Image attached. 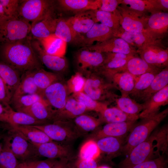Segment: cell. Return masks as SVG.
<instances>
[{"mask_svg":"<svg viewBox=\"0 0 168 168\" xmlns=\"http://www.w3.org/2000/svg\"><path fill=\"white\" fill-rule=\"evenodd\" d=\"M29 37L12 43L0 44V61L23 73L42 68L41 62Z\"/></svg>","mask_w":168,"mask_h":168,"instance_id":"6da1fadb","label":"cell"},{"mask_svg":"<svg viewBox=\"0 0 168 168\" xmlns=\"http://www.w3.org/2000/svg\"><path fill=\"white\" fill-rule=\"evenodd\" d=\"M168 114L167 108L156 114L142 119L130 131L126 142L122 147V152L128 155L133 148L149 137Z\"/></svg>","mask_w":168,"mask_h":168,"instance_id":"7a4b0ae2","label":"cell"},{"mask_svg":"<svg viewBox=\"0 0 168 168\" xmlns=\"http://www.w3.org/2000/svg\"><path fill=\"white\" fill-rule=\"evenodd\" d=\"M86 82L83 92L93 99L107 104L108 102L115 101L119 96L112 91L115 85L105 78L94 72L86 74Z\"/></svg>","mask_w":168,"mask_h":168,"instance_id":"3957f363","label":"cell"},{"mask_svg":"<svg viewBox=\"0 0 168 168\" xmlns=\"http://www.w3.org/2000/svg\"><path fill=\"white\" fill-rule=\"evenodd\" d=\"M31 24L20 18L8 17L0 23V44L16 42L29 37Z\"/></svg>","mask_w":168,"mask_h":168,"instance_id":"277c9868","label":"cell"},{"mask_svg":"<svg viewBox=\"0 0 168 168\" xmlns=\"http://www.w3.org/2000/svg\"><path fill=\"white\" fill-rule=\"evenodd\" d=\"M156 145L155 131L153 132L144 141L132 149L128 156L120 164V168H128L152 159L156 155Z\"/></svg>","mask_w":168,"mask_h":168,"instance_id":"5b68a950","label":"cell"},{"mask_svg":"<svg viewBox=\"0 0 168 168\" xmlns=\"http://www.w3.org/2000/svg\"><path fill=\"white\" fill-rule=\"evenodd\" d=\"M52 1L47 0H20L19 18L29 22H34L44 16L53 9Z\"/></svg>","mask_w":168,"mask_h":168,"instance_id":"8992f818","label":"cell"},{"mask_svg":"<svg viewBox=\"0 0 168 168\" xmlns=\"http://www.w3.org/2000/svg\"><path fill=\"white\" fill-rule=\"evenodd\" d=\"M33 126L44 132L53 141L58 142L72 141L80 134L76 128L72 127L64 121Z\"/></svg>","mask_w":168,"mask_h":168,"instance_id":"52a82bcc","label":"cell"},{"mask_svg":"<svg viewBox=\"0 0 168 168\" xmlns=\"http://www.w3.org/2000/svg\"><path fill=\"white\" fill-rule=\"evenodd\" d=\"M105 54L82 47L75 54V62L78 72L85 74L95 72L103 64Z\"/></svg>","mask_w":168,"mask_h":168,"instance_id":"ba28073f","label":"cell"},{"mask_svg":"<svg viewBox=\"0 0 168 168\" xmlns=\"http://www.w3.org/2000/svg\"><path fill=\"white\" fill-rule=\"evenodd\" d=\"M120 26L128 32L147 31L146 27L149 17L145 13L135 11L122 5L118 6Z\"/></svg>","mask_w":168,"mask_h":168,"instance_id":"9c48e42d","label":"cell"},{"mask_svg":"<svg viewBox=\"0 0 168 168\" xmlns=\"http://www.w3.org/2000/svg\"><path fill=\"white\" fill-rule=\"evenodd\" d=\"M113 37L112 29L97 22L86 33L77 37L72 43L82 48L87 47L93 45L95 42L101 43Z\"/></svg>","mask_w":168,"mask_h":168,"instance_id":"30bf717a","label":"cell"},{"mask_svg":"<svg viewBox=\"0 0 168 168\" xmlns=\"http://www.w3.org/2000/svg\"><path fill=\"white\" fill-rule=\"evenodd\" d=\"M11 134L6 137L10 147L15 156L23 162L35 156L37 154L34 145L24 137L12 129Z\"/></svg>","mask_w":168,"mask_h":168,"instance_id":"8fae6325","label":"cell"},{"mask_svg":"<svg viewBox=\"0 0 168 168\" xmlns=\"http://www.w3.org/2000/svg\"><path fill=\"white\" fill-rule=\"evenodd\" d=\"M141 58L149 64L161 69L168 67V49L161 44L147 46L137 50Z\"/></svg>","mask_w":168,"mask_h":168,"instance_id":"7c38bea8","label":"cell"},{"mask_svg":"<svg viewBox=\"0 0 168 168\" xmlns=\"http://www.w3.org/2000/svg\"><path fill=\"white\" fill-rule=\"evenodd\" d=\"M113 32L114 37L122 39L134 49L137 48L138 50L149 45L161 44V40L156 39L147 31L128 32L120 26Z\"/></svg>","mask_w":168,"mask_h":168,"instance_id":"4fadbf2b","label":"cell"},{"mask_svg":"<svg viewBox=\"0 0 168 168\" xmlns=\"http://www.w3.org/2000/svg\"><path fill=\"white\" fill-rule=\"evenodd\" d=\"M90 50L102 53H120L135 55L137 50L122 39L113 37L105 41L85 47Z\"/></svg>","mask_w":168,"mask_h":168,"instance_id":"5bb4252c","label":"cell"},{"mask_svg":"<svg viewBox=\"0 0 168 168\" xmlns=\"http://www.w3.org/2000/svg\"><path fill=\"white\" fill-rule=\"evenodd\" d=\"M54 14L53 9L41 19L31 23L30 34L33 39L37 40L54 34L58 18Z\"/></svg>","mask_w":168,"mask_h":168,"instance_id":"9a60e30c","label":"cell"},{"mask_svg":"<svg viewBox=\"0 0 168 168\" xmlns=\"http://www.w3.org/2000/svg\"><path fill=\"white\" fill-rule=\"evenodd\" d=\"M32 143L38 155L49 159L69 160L71 154L69 147L60 142L52 141L42 144Z\"/></svg>","mask_w":168,"mask_h":168,"instance_id":"2e32d148","label":"cell"},{"mask_svg":"<svg viewBox=\"0 0 168 168\" xmlns=\"http://www.w3.org/2000/svg\"><path fill=\"white\" fill-rule=\"evenodd\" d=\"M31 42L40 61L48 69L54 72H59L64 71L67 68L68 62L64 56L49 54L44 51L38 40H31Z\"/></svg>","mask_w":168,"mask_h":168,"instance_id":"e0dca14e","label":"cell"},{"mask_svg":"<svg viewBox=\"0 0 168 168\" xmlns=\"http://www.w3.org/2000/svg\"><path fill=\"white\" fill-rule=\"evenodd\" d=\"M68 93L66 85L58 81L47 88L43 95L49 104L56 109L57 111L62 110L68 98Z\"/></svg>","mask_w":168,"mask_h":168,"instance_id":"ac0fdd59","label":"cell"},{"mask_svg":"<svg viewBox=\"0 0 168 168\" xmlns=\"http://www.w3.org/2000/svg\"><path fill=\"white\" fill-rule=\"evenodd\" d=\"M168 14L161 11L151 14L149 17L146 30L152 37L157 40L164 36L168 32Z\"/></svg>","mask_w":168,"mask_h":168,"instance_id":"d6986e66","label":"cell"},{"mask_svg":"<svg viewBox=\"0 0 168 168\" xmlns=\"http://www.w3.org/2000/svg\"><path fill=\"white\" fill-rule=\"evenodd\" d=\"M68 20L76 38L86 33L95 23L98 22L94 10L87 11L76 13Z\"/></svg>","mask_w":168,"mask_h":168,"instance_id":"ffe728a7","label":"cell"},{"mask_svg":"<svg viewBox=\"0 0 168 168\" xmlns=\"http://www.w3.org/2000/svg\"><path fill=\"white\" fill-rule=\"evenodd\" d=\"M168 103V85L156 93L143 103L139 118L147 117L158 113L160 107Z\"/></svg>","mask_w":168,"mask_h":168,"instance_id":"44dd1931","label":"cell"},{"mask_svg":"<svg viewBox=\"0 0 168 168\" xmlns=\"http://www.w3.org/2000/svg\"><path fill=\"white\" fill-rule=\"evenodd\" d=\"M136 121L107 123L97 132L96 137L99 139L107 137L123 138L130 132Z\"/></svg>","mask_w":168,"mask_h":168,"instance_id":"7402d4cb","label":"cell"},{"mask_svg":"<svg viewBox=\"0 0 168 168\" xmlns=\"http://www.w3.org/2000/svg\"><path fill=\"white\" fill-rule=\"evenodd\" d=\"M161 69L149 64L141 58L135 56L129 59L126 64L119 69L117 72H127L136 78L144 74L159 72Z\"/></svg>","mask_w":168,"mask_h":168,"instance_id":"603a6c76","label":"cell"},{"mask_svg":"<svg viewBox=\"0 0 168 168\" xmlns=\"http://www.w3.org/2000/svg\"><path fill=\"white\" fill-rule=\"evenodd\" d=\"M86 110L82 103L72 97H68L64 107L61 110L57 111L53 120L54 121H65L68 119H74L83 114Z\"/></svg>","mask_w":168,"mask_h":168,"instance_id":"cb8c5ba5","label":"cell"},{"mask_svg":"<svg viewBox=\"0 0 168 168\" xmlns=\"http://www.w3.org/2000/svg\"><path fill=\"white\" fill-rule=\"evenodd\" d=\"M24 112L35 119L47 122L53 119L57 110H53L47 101L38 102L18 111Z\"/></svg>","mask_w":168,"mask_h":168,"instance_id":"d4e9b609","label":"cell"},{"mask_svg":"<svg viewBox=\"0 0 168 168\" xmlns=\"http://www.w3.org/2000/svg\"><path fill=\"white\" fill-rule=\"evenodd\" d=\"M58 6L63 10L75 14L80 12L98 9L99 0H58Z\"/></svg>","mask_w":168,"mask_h":168,"instance_id":"484cf974","label":"cell"},{"mask_svg":"<svg viewBox=\"0 0 168 168\" xmlns=\"http://www.w3.org/2000/svg\"><path fill=\"white\" fill-rule=\"evenodd\" d=\"M37 40L46 53L54 56H64L66 52L67 43L54 34Z\"/></svg>","mask_w":168,"mask_h":168,"instance_id":"4316f807","label":"cell"},{"mask_svg":"<svg viewBox=\"0 0 168 168\" xmlns=\"http://www.w3.org/2000/svg\"><path fill=\"white\" fill-rule=\"evenodd\" d=\"M12 129L24 137L31 143L42 144L53 141L44 132L33 126H11Z\"/></svg>","mask_w":168,"mask_h":168,"instance_id":"83f0119b","label":"cell"},{"mask_svg":"<svg viewBox=\"0 0 168 168\" xmlns=\"http://www.w3.org/2000/svg\"><path fill=\"white\" fill-rule=\"evenodd\" d=\"M168 85V67L162 69L149 86L140 94L138 100L145 102L153 95Z\"/></svg>","mask_w":168,"mask_h":168,"instance_id":"f1b7e54d","label":"cell"},{"mask_svg":"<svg viewBox=\"0 0 168 168\" xmlns=\"http://www.w3.org/2000/svg\"><path fill=\"white\" fill-rule=\"evenodd\" d=\"M135 78L130 74L125 72H117L111 77L110 82L115 86L121 94V97L129 95L133 89Z\"/></svg>","mask_w":168,"mask_h":168,"instance_id":"f546056e","label":"cell"},{"mask_svg":"<svg viewBox=\"0 0 168 168\" xmlns=\"http://www.w3.org/2000/svg\"><path fill=\"white\" fill-rule=\"evenodd\" d=\"M0 76L12 96L20 81L21 76L20 72L8 64L0 61Z\"/></svg>","mask_w":168,"mask_h":168,"instance_id":"4dcf8cb0","label":"cell"},{"mask_svg":"<svg viewBox=\"0 0 168 168\" xmlns=\"http://www.w3.org/2000/svg\"><path fill=\"white\" fill-rule=\"evenodd\" d=\"M32 71H28L23 73L19 83L12 98L27 94H39L43 95L34 82Z\"/></svg>","mask_w":168,"mask_h":168,"instance_id":"1f68e13d","label":"cell"},{"mask_svg":"<svg viewBox=\"0 0 168 168\" xmlns=\"http://www.w3.org/2000/svg\"><path fill=\"white\" fill-rule=\"evenodd\" d=\"M100 114L102 122L107 123L136 121L139 118V115L127 114L117 107H107Z\"/></svg>","mask_w":168,"mask_h":168,"instance_id":"d6a6232c","label":"cell"},{"mask_svg":"<svg viewBox=\"0 0 168 168\" xmlns=\"http://www.w3.org/2000/svg\"><path fill=\"white\" fill-rule=\"evenodd\" d=\"M32 72L34 82L43 94L47 88L60 80V77L58 74L47 71L42 68L33 70Z\"/></svg>","mask_w":168,"mask_h":168,"instance_id":"836d02e7","label":"cell"},{"mask_svg":"<svg viewBox=\"0 0 168 168\" xmlns=\"http://www.w3.org/2000/svg\"><path fill=\"white\" fill-rule=\"evenodd\" d=\"M7 123L10 126H34L47 124L46 122L37 120L24 112L15 111L10 105L8 107V120Z\"/></svg>","mask_w":168,"mask_h":168,"instance_id":"e575fe53","label":"cell"},{"mask_svg":"<svg viewBox=\"0 0 168 168\" xmlns=\"http://www.w3.org/2000/svg\"><path fill=\"white\" fill-rule=\"evenodd\" d=\"M121 4L128 8L144 13L148 12L152 13L161 10L157 0H123Z\"/></svg>","mask_w":168,"mask_h":168,"instance_id":"d590c367","label":"cell"},{"mask_svg":"<svg viewBox=\"0 0 168 168\" xmlns=\"http://www.w3.org/2000/svg\"><path fill=\"white\" fill-rule=\"evenodd\" d=\"M122 138L107 137L100 138L96 142L100 153L112 155L122 151L123 146Z\"/></svg>","mask_w":168,"mask_h":168,"instance_id":"8d00e7d4","label":"cell"},{"mask_svg":"<svg viewBox=\"0 0 168 168\" xmlns=\"http://www.w3.org/2000/svg\"><path fill=\"white\" fill-rule=\"evenodd\" d=\"M117 107L124 113L130 115H139L143 108V104H140L129 96H119L115 101Z\"/></svg>","mask_w":168,"mask_h":168,"instance_id":"74e56055","label":"cell"},{"mask_svg":"<svg viewBox=\"0 0 168 168\" xmlns=\"http://www.w3.org/2000/svg\"><path fill=\"white\" fill-rule=\"evenodd\" d=\"M47 101L41 94H27L11 98V104L16 110L29 107L38 102Z\"/></svg>","mask_w":168,"mask_h":168,"instance_id":"f35d334b","label":"cell"},{"mask_svg":"<svg viewBox=\"0 0 168 168\" xmlns=\"http://www.w3.org/2000/svg\"><path fill=\"white\" fill-rule=\"evenodd\" d=\"M96 19L98 22L112 29L113 31L120 26L119 12H110L98 9L94 10Z\"/></svg>","mask_w":168,"mask_h":168,"instance_id":"ab89813d","label":"cell"},{"mask_svg":"<svg viewBox=\"0 0 168 168\" xmlns=\"http://www.w3.org/2000/svg\"><path fill=\"white\" fill-rule=\"evenodd\" d=\"M159 72H148L136 77L134 86L129 96L136 100L141 93L150 85Z\"/></svg>","mask_w":168,"mask_h":168,"instance_id":"60d3db41","label":"cell"},{"mask_svg":"<svg viewBox=\"0 0 168 168\" xmlns=\"http://www.w3.org/2000/svg\"><path fill=\"white\" fill-rule=\"evenodd\" d=\"M54 34L67 43H72L76 38L68 19L58 18Z\"/></svg>","mask_w":168,"mask_h":168,"instance_id":"b9f144b4","label":"cell"},{"mask_svg":"<svg viewBox=\"0 0 168 168\" xmlns=\"http://www.w3.org/2000/svg\"><path fill=\"white\" fill-rule=\"evenodd\" d=\"M20 164L12 152L6 137L0 153V168H18Z\"/></svg>","mask_w":168,"mask_h":168,"instance_id":"7bdbcfd3","label":"cell"},{"mask_svg":"<svg viewBox=\"0 0 168 168\" xmlns=\"http://www.w3.org/2000/svg\"><path fill=\"white\" fill-rule=\"evenodd\" d=\"M72 97L84 104L87 110H93L100 114L108 107L107 104L93 99L83 91L73 93Z\"/></svg>","mask_w":168,"mask_h":168,"instance_id":"ee69618b","label":"cell"},{"mask_svg":"<svg viewBox=\"0 0 168 168\" xmlns=\"http://www.w3.org/2000/svg\"><path fill=\"white\" fill-rule=\"evenodd\" d=\"M102 122L100 118L97 119L84 114L74 118L76 128L86 132L94 130Z\"/></svg>","mask_w":168,"mask_h":168,"instance_id":"f6af8a7d","label":"cell"},{"mask_svg":"<svg viewBox=\"0 0 168 168\" xmlns=\"http://www.w3.org/2000/svg\"><path fill=\"white\" fill-rule=\"evenodd\" d=\"M100 153L96 142L90 139L85 142L81 147L79 158L84 160H95L99 156Z\"/></svg>","mask_w":168,"mask_h":168,"instance_id":"bcb514c9","label":"cell"},{"mask_svg":"<svg viewBox=\"0 0 168 168\" xmlns=\"http://www.w3.org/2000/svg\"><path fill=\"white\" fill-rule=\"evenodd\" d=\"M156 142V154L159 156L166 153L168 150V127L165 125L159 129L155 130Z\"/></svg>","mask_w":168,"mask_h":168,"instance_id":"7dc6e473","label":"cell"},{"mask_svg":"<svg viewBox=\"0 0 168 168\" xmlns=\"http://www.w3.org/2000/svg\"><path fill=\"white\" fill-rule=\"evenodd\" d=\"M86 80L82 74L78 72H77L67 82L66 86L68 93L73 94L83 91Z\"/></svg>","mask_w":168,"mask_h":168,"instance_id":"c3c4849f","label":"cell"},{"mask_svg":"<svg viewBox=\"0 0 168 168\" xmlns=\"http://www.w3.org/2000/svg\"><path fill=\"white\" fill-rule=\"evenodd\" d=\"M20 2L19 0H0L5 15L11 18H19L18 8Z\"/></svg>","mask_w":168,"mask_h":168,"instance_id":"681fc988","label":"cell"},{"mask_svg":"<svg viewBox=\"0 0 168 168\" xmlns=\"http://www.w3.org/2000/svg\"><path fill=\"white\" fill-rule=\"evenodd\" d=\"M167 161L162 155L128 168H166Z\"/></svg>","mask_w":168,"mask_h":168,"instance_id":"f907efd6","label":"cell"},{"mask_svg":"<svg viewBox=\"0 0 168 168\" xmlns=\"http://www.w3.org/2000/svg\"><path fill=\"white\" fill-rule=\"evenodd\" d=\"M98 10L106 12H114L116 11L121 0H99Z\"/></svg>","mask_w":168,"mask_h":168,"instance_id":"816d5d0a","label":"cell"},{"mask_svg":"<svg viewBox=\"0 0 168 168\" xmlns=\"http://www.w3.org/2000/svg\"><path fill=\"white\" fill-rule=\"evenodd\" d=\"M12 95L0 76V102L4 106L10 105Z\"/></svg>","mask_w":168,"mask_h":168,"instance_id":"f5cc1de1","label":"cell"},{"mask_svg":"<svg viewBox=\"0 0 168 168\" xmlns=\"http://www.w3.org/2000/svg\"><path fill=\"white\" fill-rule=\"evenodd\" d=\"M68 168H97V165L95 160H87L79 158L72 164L68 163Z\"/></svg>","mask_w":168,"mask_h":168,"instance_id":"db71d44e","label":"cell"},{"mask_svg":"<svg viewBox=\"0 0 168 168\" xmlns=\"http://www.w3.org/2000/svg\"><path fill=\"white\" fill-rule=\"evenodd\" d=\"M55 159H48L35 161H30L32 168H52Z\"/></svg>","mask_w":168,"mask_h":168,"instance_id":"11a10c76","label":"cell"},{"mask_svg":"<svg viewBox=\"0 0 168 168\" xmlns=\"http://www.w3.org/2000/svg\"><path fill=\"white\" fill-rule=\"evenodd\" d=\"M4 105L0 102V121L7 123L8 120V107Z\"/></svg>","mask_w":168,"mask_h":168,"instance_id":"9f6ffc18","label":"cell"},{"mask_svg":"<svg viewBox=\"0 0 168 168\" xmlns=\"http://www.w3.org/2000/svg\"><path fill=\"white\" fill-rule=\"evenodd\" d=\"M69 160L67 159L55 160L52 168H68V163Z\"/></svg>","mask_w":168,"mask_h":168,"instance_id":"6f0895ef","label":"cell"},{"mask_svg":"<svg viewBox=\"0 0 168 168\" xmlns=\"http://www.w3.org/2000/svg\"><path fill=\"white\" fill-rule=\"evenodd\" d=\"M158 4L161 9H168V0H157Z\"/></svg>","mask_w":168,"mask_h":168,"instance_id":"680465c9","label":"cell"},{"mask_svg":"<svg viewBox=\"0 0 168 168\" xmlns=\"http://www.w3.org/2000/svg\"><path fill=\"white\" fill-rule=\"evenodd\" d=\"M8 17H9L5 15L2 5L0 3V23L5 20Z\"/></svg>","mask_w":168,"mask_h":168,"instance_id":"91938a15","label":"cell"},{"mask_svg":"<svg viewBox=\"0 0 168 168\" xmlns=\"http://www.w3.org/2000/svg\"><path fill=\"white\" fill-rule=\"evenodd\" d=\"M18 168H32L30 161L23 162L20 163Z\"/></svg>","mask_w":168,"mask_h":168,"instance_id":"94428289","label":"cell"},{"mask_svg":"<svg viewBox=\"0 0 168 168\" xmlns=\"http://www.w3.org/2000/svg\"><path fill=\"white\" fill-rule=\"evenodd\" d=\"M97 168H110L108 166H101L99 167H97Z\"/></svg>","mask_w":168,"mask_h":168,"instance_id":"6125c7cd","label":"cell"},{"mask_svg":"<svg viewBox=\"0 0 168 168\" xmlns=\"http://www.w3.org/2000/svg\"><path fill=\"white\" fill-rule=\"evenodd\" d=\"M3 146V143L1 142L0 141V153L1 152V151L2 147Z\"/></svg>","mask_w":168,"mask_h":168,"instance_id":"be15d7a7","label":"cell"}]
</instances>
